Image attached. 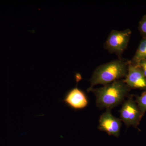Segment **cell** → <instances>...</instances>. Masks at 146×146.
Returning a JSON list of instances; mask_svg holds the SVG:
<instances>
[{
	"instance_id": "cell-2",
	"label": "cell",
	"mask_w": 146,
	"mask_h": 146,
	"mask_svg": "<svg viewBox=\"0 0 146 146\" xmlns=\"http://www.w3.org/2000/svg\"><path fill=\"white\" fill-rule=\"evenodd\" d=\"M128 65V60L120 58L97 67L90 80L91 86L89 89L99 84L107 85L125 78Z\"/></svg>"
},
{
	"instance_id": "cell-7",
	"label": "cell",
	"mask_w": 146,
	"mask_h": 146,
	"mask_svg": "<svg viewBox=\"0 0 146 146\" xmlns=\"http://www.w3.org/2000/svg\"><path fill=\"white\" fill-rule=\"evenodd\" d=\"M62 102L72 109L76 110L84 109L89 103L86 94L77 86L68 91Z\"/></svg>"
},
{
	"instance_id": "cell-3",
	"label": "cell",
	"mask_w": 146,
	"mask_h": 146,
	"mask_svg": "<svg viewBox=\"0 0 146 146\" xmlns=\"http://www.w3.org/2000/svg\"><path fill=\"white\" fill-rule=\"evenodd\" d=\"M131 33L129 29L121 31L113 30L105 43V48L110 52L121 56L127 46Z\"/></svg>"
},
{
	"instance_id": "cell-1",
	"label": "cell",
	"mask_w": 146,
	"mask_h": 146,
	"mask_svg": "<svg viewBox=\"0 0 146 146\" xmlns=\"http://www.w3.org/2000/svg\"><path fill=\"white\" fill-rule=\"evenodd\" d=\"M130 89L124 80L121 79L100 88L88 89L87 91L93 92L96 96L99 108L111 110L123 102Z\"/></svg>"
},
{
	"instance_id": "cell-5",
	"label": "cell",
	"mask_w": 146,
	"mask_h": 146,
	"mask_svg": "<svg viewBox=\"0 0 146 146\" xmlns=\"http://www.w3.org/2000/svg\"><path fill=\"white\" fill-rule=\"evenodd\" d=\"M122 121L112 115L111 110L107 109L103 113L99 119L98 129L106 132L110 136H119Z\"/></svg>"
},
{
	"instance_id": "cell-4",
	"label": "cell",
	"mask_w": 146,
	"mask_h": 146,
	"mask_svg": "<svg viewBox=\"0 0 146 146\" xmlns=\"http://www.w3.org/2000/svg\"><path fill=\"white\" fill-rule=\"evenodd\" d=\"M119 112L120 119L127 127L132 126L137 128L144 116L136 101L131 97H128L127 100L124 101Z\"/></svg>"
},
{
	"instance_id": "cell-10",
	"label": "cell",
	"mask_w": 146,
	"mask_h": 146,
	"mask_svg": "<svg viewBox=\"0 0 146 146\" xmlns=\"http://www.w3.org/2000/svg\"><path fill=\"white\" fill-rule=\"evenodd\" d=\"M139 30L144 37H146V15L143 17L139 23Z\"/></svg>"
},
{
	"instance_id": "cell-9",
	"label": "cell",
	"mask_w": 146,
	"mask_h": 146,
	"mask_svg": "<svg viewBox=\"0 0 146 146\" xmlns=\"http://www.w3.org/2000/svg\"><path fill=\"white\" fill-rule=\"evenodd\" d=\"M136 103L142 113L144 115L146 112V90L141 96H136Z\"/></svg>"
},
{
	"instance_id": "cell-8",
	"label": "cell",
	"mask_w": 146,
	"mask_h": 146,
	"mask_svg": "<svg viewBox=\"0 0 146 146\" xmlns=\"http://www.w3.org/2000/svg\"><path fill=\"white\" fill-rule=\"evenodd\" d=\"M146 60V37H144L141 40L135 54L130 60L133 64L137 65L142 60Z\"/></svg>"
},
{
	"instance_id": "cell-11",
	"label": "cell",
	"mask_w": 146,
	"mask_h": 146,
	"mask_svg": "<svg viewBox=\"0 0 146 146\" xmlns=\"http://www.w3.org/2000/svg\"><path fill=\"white\" fill-rule=\"evenodd\" d=\"M143 71L144 75L146 78V60H142L137 64Z\"/></svg>"
},
{
	"instance_id": "cell-6",
	"label": "cell",
	"mask_w": 146,
	"mask_h": 146,
	"mask_svg": "<svg viewBox=\"0 0 146 146\" xmlns=\"http://www.w3.org/2000/svg\"><path fill=\"white\" fill-rule=\"evenodd\" d=\"M124 80L130 89L146 90V78L142 69L130 60H128L127 74Z\"/></svg>"
}]
</instances>
